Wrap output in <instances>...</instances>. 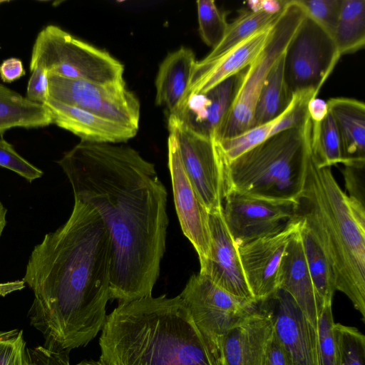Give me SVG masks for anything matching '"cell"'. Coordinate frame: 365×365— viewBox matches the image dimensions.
<instances>
[{
    "label": "cell",
    "mask_w": 365,
    "mask_h": 365,
    "mask_svg": "<svg viewBox=\"0 0 365 365\" xmlns=\"http://www.w3.org/2000/svg\"><path fill=\"white\" fill-rule=\"evenodd\" d=\"M6 2H7L6 1H1V0H0V5H1V4H4V3H6Z\"/></svg>",
    "instance_id": "46"
},
{
    "label": "cell",
    "mask_w": 365,
    "mask_h": 365,
    "mask_svg": "<svg viewBox=\"0 0 365 365\" xmlns=\"http://www.w3.org/2000/svg\"><path fill=\"white\" fill-rule=\"evenodd\" d=\"M0 167L16 173L30 182L43 174L42 170L20 155L3 137L0 138Z\"/></svg>",
    "instance_id": "36"
},
{
    "label": "cell",
    "mask_w": 365,
    "mask_h": 365,
    "mask_svg": "<svg viewBox=\"0 0 365 365\" xmlns=\"http://www.w3.org/2000/svg\"><path fill=\"white\" fill-rule=\"evenodd\" d=\"M196 4L200 36L207 46L213 48L227 29V12L221 10L212 0H198Z\"/></svg>",
    "instance_id": "31"
},
{
    "label": "cell",
    "mask_w": 365,
    "mask_h": 365,
    "mask_svg": "<svg viewBox=\"0 0 365 365\" xmlns=\"http://www.w3.org/2000/svg\"><path fill=\"white\" fill-rule=\"evenodd\" d=\"M273 24L259 30L215 58L197 61L183 102L189 96L205 93L247 68L265 46L271 36Z\"/></svg>",
    "instance_id": "18"
},
{
    "label": "cell",
    "mask_w": 365,
    "mask_h": 365,
    "mask_svg": "<svg viewBox=\"0 0 365 365\" xmlns=\"http://www.w3.org/2000/svg\"><path fill=\"white\" fill-rule=\"evenodd\" d=\"M26 74L23 62L11 57L3 61L0 65V78L5 83L14 82Z\"/></svg>",
    "instance_id": "41"
},
{
    "label": "cell",
    "mask_w": 365,
    "mask_h": 365,
    "mask_svg": "<svg viewBox=\"0 0 365 365\" xmlns=\"http://www.w3.org/2000/svg\"><path fill=\"white\" fill-rule=\"evenodd\" d=\"M196 62L193 51L182 46L169 53L160 65L155 80V103L165 106L169 115L182 103Z\"/></svg>",
    "instance_id": "24"
},
{
    "label": "cell",
    "mask_w": 365,
    "mask_h": 365,
    "mask_svg": "<svg viewBox=\"0 0 365 365\" xmlns=\"http://www.w3.org/2000/svg\"><path fill=\"white\" fill-rule=\"evenodd\" d=\"M99 347L103 365H215L180 295L119 303L106 316Z\"/></svg>",
    "instance_id": "3"
},
{
    "label": "cell",
    "mask_w": 365,
    "mask_h": 365,
    "mask_svg": "<svg viewBox=\"0 0 365 365\" xmlns=\"http://www.w3.org/2000/svg\"><path fill=\"white\" fill-rule=\"evenodd\" d=\"M333 39L341 56L364 48L365 0H342Z\"/></svg>",
    "instance_id": "27"
},
{
    "label": "cell",
    "mask_w": 365,
    "mask_h": 365,
    "mask_svg": "<svg viewBox=\"0 0 365 365\" xmlns=\"http://www.w3.org/2000/svg\"><path fill=\"white\" fill-rule=\"evenodd\" d=\"M76 365H103L101 364L98 361H94V360H84Z\"/></svg>",
    "instance_id": "45"
},
{
    "label": "cell",
    "mask_w": 365,
    "mask_h": 365,
    "mask_svg": "<svg viewBox=\"0 0 365 365\" xmlns=\"http://www.w3.org/2000/svg\"><path fill=\"white\" fill-rule=\"evenodd\" d=\"M339 365H365V336L356 327L335 323Z\"/></svg>",
    "instance_id": "32"
},
{
    "label": "cell",
    "mask_w": 365,
    "mask_h": 365,
    "mask_svg": "<svg viewBox=\"0 0 365 365\" xmlns=\"http://www.w3.org/2000/svg\"><path fill=\"white\" fill-rule=\"evenodd\" d=\"M342 173L349 197L364 205V167L344 166Z\"/></svg>",
    "instance_id": "39"
},
{
    "label": "cell",
    "mask_w": 365,
    "mask_h": 365,
    "mask_svg": "<svg viewBox=\"0 0 365 365\" xmlns=\"http://www.w3.org/2000/svg\"><path fill=\"white\" fill-rule=\"evenodd\" d=\"M299 227L300 221L295 217L276 235L237 246L248 287L257 303L268 301L278 291L282 259L289 240Z\"/></svg>",
    "instance_id": "13"
},
{
    "label": "cell",
    "mask_w": 365,
    "mask_h": 365,
    "mask_svg": "<svg viewBox=\"0 0 365 365\" xmlns=\"http://www.w3.org/2000/svg\"><path fill=\"white\" fill-rule=\"evenodd\" d=\"M31 71L26 98L32 102L43 105L50 97L48 73L39 67L34 68Z\"/></svg>",
    "instance_id": "37"
},
{
    "label": "cell",
    "mask_w": 365,
    "mask_h": 365,
    "mask_svg": "<svg viewBox=\"0 0 365 365\" xmlns=\"http://www.w3.org/2000/svg\"><path fill=\"white\" fill-rule=\"evenodd\" d=\"M329 113L327 101L317 97L309 101L307 106V113L314 123L322 121Z\"/></svg>",
    "instance_id": "42"
},
{
    "label": "cell",
    "mask_w": 365,
    "mask_h": 365,
    "mask_svg": "<svg viewBox=\"0 0 365 365\" xmlns=\"http://www.w3.org/2000/svg\"><path fill=\"white\" fill-rule=\"evenodd\" d=\"M329 112L336 123L342 148L344 166L365 165V104L356 98H331Z\"/></svg>",
    "instance_id": "23"
},
{
    "label": "cell",
    "mask_w": 365,
    "mask_h": 365,
    "mask_svg": "<svg viewBox=\"0 0 365 365\" xmlns=\"http://www.w3.org/2000/svg\"><path fill=\"white\" fill-rule=\"evenodd\" d=\"M52 124L48 109L0 83V136L14 128H38Z\"/></svg>",
    "instance_id": "25"
},
{
    "label": "cell",
    "mask_w": 365,
    "mask_h": 365,
    "mask_svg": "<svg viewBox=\"0 0 365 365\" xmlns=\"http://www.w3.org/2000/svg\"><path fill=\"white\" fill-rule=\"evenodd\" d=\"M179 295L188 308L215 365H220L224 336L253 312L258 303L233 297L200 273L190 277Z\"/></svg>",
    "instance_id": "8"
},
{
    "label": "cell",
    "mask_w": 365,
    "mask_h": 365,
    "mask_svg": "<svg viewBox=\"0 0 365 365\" xmlns=\"http://www.w3.org/2000/svg\"><path fill=\"white\" fill-rule=\"evenodd\" d=\"M284 56L277 61L268 76L258 97L253 127L270 121L289 106L293 96L285 77Z\"/></svg>",
    "instance_id": "26"
},
{
    "label": "cell",
    "mask_w": 365,
    "mask_h": 365,
    "mask_svg": "<svg viewBox=\"0 0 365 365\" xmlns=\"http://www.w3.org/2000/svg\"><path fill=\"white\" fill-rule=\"evenodd\" d=\"M318 92L312 88L297 91L287 109L274 119L230 138L215 141L225 161H231L255 145L288 129L301 128L307 115L310 100Z\"/></svg>",
    "instance_id": "22"
},
{
    "label": "cell",
    "mask_w": 365,
    "mask_h": 365,
    "mask_svg": "<svg viewBox=\"0 0 365 365\" xmlns=\"http://www.w3.org/2000/svg\"><path fill=\"white\" fill-rule=\"evenodd\" d=\"M305 16L304 9L296 0H286L265 46L242 72L231 108L212 136L215 139L230 138L253 128L254 114L260 91L272 68L285 53Z\"/></svg>",
    "instance_id": "6"
},
{
    "label": "cell",
    "mask_w": 365,
    "mask_h": 365,
    "mask_svg": "<svg viewBox=\"0 0 365 365\" xmlns=\"http://www.w3.org/2000/svg\"><path fill=\"white\" fill-rule=\"evenodd\" d=\"M306 15L332 38L339 17L342 0H296Z\"/></svg>",
    "instance_id": "34"
},
{
    "label": "cell",
    "mask_w": 365,
    "mask_h": 365,
    "mask_svg": "<svg viewBox=\"0 0 365 365\" xmlns=\"http://www.w3.org/2000/svg\"><path fill=\"white\" fill-rule=\"evenodd\" d=\"M299 232L309 271L317 294L324 306L332 305L336 289L331 268L317 240L302 221Z\"/></svg>",
    "instance_id": "28"
},
{
    "label": "cell",
    "mask_w": 365,
    "mask_h": 365,
    "mask_svg": "<svg viewBox=\"0 0 365 365\" xmlns=\"http://www.w3.org/2000/svg\"><path fill=\"white\" fill-rule=\"evenodd\" d=\"M311 125L307 113L301 128L284 130L231 161L220 153L225 195L235 192L294 204L304 185Z\"/></svg>",
    "instance_id": "5"
},
{
    "label": "cell",
    "mask_w": 365,
    "mask_h": 365,
    "mask_svg": "<svg viewBox=\"0 0 365 365\" xmlns=\"http://www.w3.org/2000/svg\"><path fill=\"white\" fill-rule=\"evenodd\" d=\"M223 202L224 220L237 246L276 235L295 218V203L279 202L235 192L227 193Z\"/></svg>",
    "instance_id": "12"
},
{
    "label": "cell",
    "mask_w": 365,
    "mask_h": 365,
    "mask_svg": "<svg viewBox=\"0 0 365 365\" xmlns=\"http://www.w3.org/2000/svg\"><path fill=\"white\" fill-rule=\"evenodd\" d=\"M280 13L270 14L262 10L251 9L242 11L234 21L229 23L221 41L203 59L215 58L235 47L259 30L273 24Z\"/></svg>",
    "instance_id": "29"
},
{
    "label": "cell",
    "mask_w": 365,
    "mask_h": 365,
    "mask_svg": "<svg viewBox=\"0 0 365 365\" xmlns=\"http://www.w3.org/2000/svg\"><path fill=\"white\" fill-rule=\"evenodd\" d=\"M265 365H293L288 351L274 332L268 349Z\"/></svg>",
    "instance_id": "40"
},
{
    "label": "cell",
    "mask_w": 365,
    "mask_h": 365,
    "mask_svg": "<svg viewBox=\"0 0 365 365\" xmlns=\"http://www.w3.org/2000/svg\"><path fill=\"white\" fill-rule=\"evenodd\" d=\"M310 146L314 160L319 168H331L336 164H343L339 134L329 112L320 123L312 121Z\"/></svg>",
    "instance_id": "30"
},
{
    "label": "cell",
    "mask_w": 365,
    "mask_h": 365,
    "mask_svg": "<svg viewBox=\"0 0 365 365\" xmlns=\"http://www.w3.org/2000/svg\"><path fill=\"white\" fill-rule=\"evenodd\" d=\"M29 365H71L69 352L55 351L43 346L26 350Z\"/></svg>",
    "instance_id": "38"
},
{
    "label": "cell",
    "mask_w": 365,
    "mask_h": 365,
    "mask_svg": "<svg viewBox=\"0 0 365 365\" xmlns=\"http://www.w3.org/2000/svg\"><path fill=\"white\" fill-rule=\"evenodd\" d=\"M49 110L52 123L92 143H117L133 138L138 129L58 102L51 97L43 104Z\"/></svg>",
    "instance_id": "21"
},
{
    "label": "cell",
    "mask_w": 365,
    "mask_h": 365,
    "mask_svg": "<svg viewBox=\"0 0 365 365\" xmlns=\"http://www.w3.org/2000/svg\"><path fill=\"white\" fill-rule=\"evenodd\" d=\"M184 169L208 212L222 207L225 195L223 163L214 138L198 133L168 117Z\"/></svg>",
    "instance_id": "11"
},
{
    "label": "cell",
    "mask_w": 365,
    "mask_h": 365,
    "mask_svg": "<svg viewBox=\"0 0 365 365\" xmlns=\"http://www.w3.org/2000/svg\"><path fill=\"white\" fill-rule=\"evenodd\" d=\"M278 289L291 296L304 315L317 329L324 306L317 294L309 271L299 228L289 240L282 257Z\"/></svg>",
    "instance_id": "20"
},
{
    "label": "cell",
    "mask_w": 365,
    "mask_h": 365,
    "mask_svg": "<svg viewBox=\"0 0 365 365\" xmlns=\"http://www.w3.org/2000/svg\"><path fill=\"white\" fill-rule=\"evenodd\" d=\"M39 67L48 75L98 83L123 82V65L56 25H48L34 43L30 70Z\"/></svg>",
    "instance_id": "7"
},
{
    "label": "cell",
    "mask_w": 365,
    "mask_h": 365,
    "mask_svg": "<svg viewBox=\"0 0 365 365\" xmlns=\"http://www.w3.org/2000/svg\"><path fill=\"white\" fill-rule=\"evenodd\" d=\"M242 71L205 93L189 96L169 117L198 133L214 136L231 108Z\"/></svg>",
    "instance_id": "19"
},
{
    "label": "cell",
    "mask_w": 365,
    "mask_h": 365,
    "mask_svg": "<svg viewBox=\"0 0 365 365\" xmlns=\"http://www.w3.org/2000/svg\"><path fill=\"white\" fill-rule=\"evenodd\" d=\"M168 167L174 202L183 234L196 250L203 267L210 250L209 212L193 187L180 158L176 140L169 133Z\"/></svg>",
    "instance_id": "14"
},
{
    "label": "cell",
    "mask_w": 365,
    "mask_h": 365,
    "mask_svg": "<svg viewBox=\"0 0 365 365\" xmlns=\"http://www.w3.org/2000/svg\"><path fill=\"white\" fill-rule=\"evenodd\" d=\"M311 132V131H310ZM295 217L312 232L344 293L365 319V206L341 189L331 168H319L309 142L303 190Z\"/></svg>",
    "instance_id": "4"
},
{
    "label": "cell",
    "mask_w": 365,
    "mask_h": 365,
    "mask_svg": "<svg viewBox=\"0 0 365 365\" xmlns=\"http://www.w3.org/2000/svg\"><path fill=\"white\" fill-rule=\"evenodd\" d=\"M111 254L102 217L78 200L67 221L34 247L23 282L34 292L29 317L43 347L70 352L101 331L110 299Z\"/></svg>",
    "instance_id": "2"
},
{
    "label": "cell",
    "mask_w": 365,
    "mask_h": 365,
    "mask_svg": "<svg viewBox=\"0 0 365 365\" xmlns=\"http://www.w3.org/2000/svg\"><path fill=\"white\" fill-rule=\"evenodd\" d=\"M286 0H267L250 1V8L251 10H262L270 14H277L283 9Z\"/></svg>",
    "instance_id": "43"
},
{
    "label": "cell",
    "mask_w": 365,
    "mask_h": 365,
    "mask_svg": "<svg viewBox=\"0 0 365 365\" xmlns=\"http://www.w3.org/2000/svg\"><path fill=\"white\" fill-rule=\"evenodd\" d=\"M334 324L332 305L324 306L317 326L321 365H339V349Z\"/></svg>",
    "instance_id": "33"
},
{
    "label": "cell",
    "mask_w": 365,
    "mask_h": 365,
    "mask_svg": "<svg viewBox=\"0 0 365 365\" xmlns=\"http://www.w3.org/2000/svg\"><path fill=\"white\" fill-rule=\"evenodd\" d=\"M340 58L333 38L306 15L285 52L290 91L312 88L319 93Z\"/></svg>",
    "instance_id": "9"
},
{
    "label": "cell",
    "mask_w": 365,
    "mask_h": 365,
    "mask_svg": "<svg viewBox=\"0 0 365 365\" xmlns=\"http://www.w3.org/2000/svg\"><path fill=\"white\" fill-rule=\"evenodd\" d=\"M274 333V314L266 302L224 336L220 365H265Z\"/></svg>",
    "instance_id": "16"
},
{
    "label": "cell",
    "mask_w": 365,
    "mask_h": 365,
    "mask_svg": "<svg viewBox=\"0 0 365 365\" xmlns=\"http://www.w3.org/2000/svg\"><path fill=\"white\" fill-rule=\"evenodd\" d=\"M27 365H29V364H28V362H27Z\"/></svg>",
    "instance_id": "47"
},
{
    "label": "cell",
    "mask_w": 365,
    "mask_h": 365,
    "mask_svg": "<svg viewBox=\"0 0 365 365\" xmlns=\"http://www.w3.org/2000/svg\"><path fill=\"white\" fill-rule=\"evenodd\" d=\"M51 98L138 130L140 103L125 82L98 83L48 75Z\"/></svg>",
    "instance_id": "10"
},
{
    "label": "cell",
    "mask_w": 365,
    "mask_h": 365,
    "mask_svg": "<svg viewBox=\"0 0 365 365\" xmlns=\"http://www.w3.org/2000/svg\"><path fill=\"white\" fill-rule=\"evenodd\" d=\"M27 362L23 331H0V365H27Z\"/></svg>",
    "instance_id": "35"
},
{
    "label": "cell",
    "mask_w": 365,
    "mask_h": 365,
    "mask_svg": "<svg viewBox=\"0 0 365 365\" xmlns=\"http://www.w3.org/2000/svg\"><path fill=\"white\" fill-rule=\"evenodd\" d=\"M210 250L200 274L233 297L257 303L248 287L237 245L231 235L222 214V207L209 212Z\"/></svg>",
    "instance_id": "15"
},
{
    "label": "cell",
    "mask_w": 365,
    "mask_h": 365,
    "mask_svg": "<svg viewBox=\"0 0 365 365\" xmlns=\"http://www.w3.org/2000/svg\"><path fill=\"white\" fill-rule=\"evenodd\" d=\"M74 200L94 208L110 233V297L152 295L165 251L168 193L155 165L133 148L81 140L57 162Z\"/></svg>",
    "instance_id": "1"
},
{
    "label": "cell",
    "mask_w": 365,
    "mask_h": 365,
    "mask_svg": "<svg viewBox=\"0 0 365 365\" xmlns=\"http://www.w3.org/2000/svg\"><path fill=\"white\" fill-rule=\"evenodd\" d=\"M6 212L7 210L4 205L0 202V237L3 230L6 225Z\"/></svg>",
    "instance_id": "44"
},
{
    "label": "cell",
    "mask_w": 365,
    "mask_h": 365,
    "mask_svg": "<svg viewBox=\"0 0 365 365\" xmlns=\"http://www.w3.org/2000/svg\"><path fill=\"white\" fill-rule=\"evenodd\" d=\"M273 305L274 332L288 351L293 365H321L317 329L291 296L278 289Z\"/></svg>",
    "instance_id": "17"
}]
</instances>
